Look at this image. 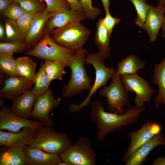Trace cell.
Returning <instances> with one entry per match:
<instances>
[{
  "mask_svg": "<svg viewBox=\"0 0 165 165\" xmlns=\"http://www.w3.org/2000/svg\"><path fill=\"white\" fill-rule=\"evenodd\" d=\"M146 108L145 107L132 106L123 114L108 112L104 110V104L99 100L94 101L91 105L90 119L97 126L96 138L102 141L108 134L121 130L137 122L140 115Z\"/></svg>",
  "mask_w": 165,
  "mask_h": 165,
  "instance_id": "6da1fadb",
  "label": "cell"
},
{
  "mask_svg": "<svg viewBox=\"0 0 165 165\" xmlns=\"http://www.w3.org/2000/svg\"><path fill=\"white\" fill-rule=\"evenodd\" d=\"M72 144V139L67 134L57 132L52 127L44 125L36 130L27 145L48 153L59 156Z\"/></svg>",
  "mask_w": 165,
  "mask_h": 165,
  "instance_id": "7a4b0ae2",
  "label": "cell"
},
{
  "mask_svg": "<svg viewBox=\"0 0 165 165\" xmlns=\"http://www.w3.org/2000/svg\"><path fill=\"white\" fill-rule=\"evenodd\" d=\"M87 51L82 48L75 52L69 68L71 71L68 82L62 89V97L66 98L80 94L83 90L90 91L91 80L85 69L86 54Z\"/></svg>",
  "mask_w": 165,
  "mask_h": 165,
  "instance_id": "3957f363",
  "label": "cell"
},
{
  "mask_svg": "<svg viewBox=\"0 0 165 165\" xmlns=\"http://www.w3.org/2000/svg\"><path fill=\"white\" fill-rule=\"evenodd\" d=\"M42 35L25 54L39 59L56 61L69 67L75 52L56 42L48 32H44Z\"/></svg>",
  "mask_w": 165,
  "mask_h": 165,
  "instance_id": "277c9868",
  "label": "cell"
},
{
  "mask_svg": "<svg viewBox=\"0 0 165 165\" xmlns=\"http://www.w3.org/2000/svg\"><path fill=\"white\" fill-rule=\"evenodd\" d=\"M48 33L56 42L75 52L83 48L90 31L80 22L75 21Z\"/></svg>",
  "mask_w": 165,
  "mask_h": 165,
  "instance_id": "5b68a950",
  "label": "cell"
},
{
  "mask_svg": "<svg viewBox=\"0 0 165 165\" xmlns=\"http://www.w3.org/2000/svg\"><path fill=\"white\" fill-rule=\"evenodd\" d=\"M104 61L97 53H88L86 55V64H92L95 70V82L88 96L82 102L78 105L73 103L70 104L69 109L71 112H78L87 106L90 103L93 95L99 88L105 86L108 80L113 77L116 71L113 68L107 67Z\"/></svg>",
  "mask_w": 165,
  "mask_h": 165,
  "instance_id": "8992f818",
  "label": "cell"
},
{
  "mask_svg": "<svg viewBox=\"0 0 165 165\" xmlns=\"http://www.w3.org/2000/svg\"><path fill=\"white\" fill-rule=\"evenodd\" d=\"M121 77L116 71L110 84L98 90V93L100 96L106 98V106L109 111L123 114L125 112L123 108L130 107L128 99L130 92L124 86Z\"/></svg>",
  "mask_w": 165,
  "mask_h": 165,
  "instance_id": "52a82bcc",
  "label": "cell"
},
{
  "mask_svg": "<svg viewBox=\"0 0 165 165\" xmlns=\"http://www.w3.org/2000/svg\"><path fill=\"white\" fill-rule=\"evenodd\" d=\"M68 165H95L97 154L91 141L80 136L68 149L59 155Z\"/></svg>",
  "mask_w": 165,
  "mask_h": 165,
  "instance_id": "ba28073f",
  "label": "cell"
},
{
  "mask_svg": "<svg viewBox=\"0 0 165 165\" xmlns=\"http://www.w3.org/2000/svg\"><path fill=\"white\" fill-rule=\"evenodd\" d=\"M121 78L127 89L135 93L134 101L136 106L143 107L145 102L151 101L155 91L144 78L138 74H124L121 75Z\"/></svg>",
  "mask_w": 165,
  "mask_h": 165,
  "instance_id": "9c48e42d",
  "label": "cell"
},
{
  "mask_svg": "<svg viewBox=\"0 0 165 165\" xmlns=\"http://www.w3.org/2000/svg\"><path fill=\"white\" fill-rule=\"evenodd\" d=\"M161 130V127L160 124L148 119L138 130L129 131L128 133L130 139V142L127 150L123 155L122 161L125 162L140 146L159 134Z\"/></svg>",
  "mask_w": 165,
  "mask_h": 165,
  "instance_id": "30bf717a",
  "label": "cell"
},
{
  "mask_svg": "<svg viewBox=\"0 0 165 165\" xmlns=\"http://www.w3.org/2000/svg\"><path fill=\"white\" fill-rule=\"evenodd\" d=\"M61 99H56L53 90L49 89L37 97L32 109L31 118L40 121L45 126L52 127L54 122L50 117V113L57 106Z\"/></svg>",
  "mask_w": 165,
  "mask_h": 165,
  "instance_id": "8fae6325",
  "label": "cell"
},
{
  "mask_svg": "<svg viewBox=\"0 0 165 165\" xmlns=\"http://www.w3.org/2000/svg\"><path fill=\"white\" fill-rule=\"evenodd\" d=\"M44 125L41 122L23 118L14 114L10 108L2 106L0 110V130L13 133L20 132L24 127H29L36 130Z\"/></svg>",
  "mask_w": 165,
  "mask_h": 165,
  "instance_id": "7c38bea8",
  "label": "cell"
},
{
  "mask_svg": "<svg viewBox=\"0 0 165 165\" xmlns=\"http://www.w3.org/2000/svg\"><path fill=\"white\" fill-rule=\"evenodd\" d=\"M34 82L21 77H8L4 87L0 90V97L13 100L31 90Z\"/></svg>",
  "mask_w": 165,
  "mask_h": 165,
  "instance_id": "4fadbf2b",
  "label": "cell"
},
{
  "mask_svg": "<svg viewBox=\"0 0 165 165\" xmlns=\"http://www.w3.org/2000/svg\"><path fill=\"white\" fill-rule=\"evenodd\" d=\"M54 13L50 12L46 9L35 13L24 40L28 50L33 47L38 38L43 34L46 23Z\"/></svg>",
  "mask_w": 165,
  "mask_h": 165,
  "instance_id": "5bb4252c",
  "label": "cell"
},
{
  "mask_svg": "<svg viewBox=\"0 0 165 165\" xmlns=\"http://www.w3.org/2000/svg\"><path fill=\"white\" fill-rule=\"evenodd\" d=\"M165 13L163 4H158L156 6H150L143 29L146 31L151 42H154L156 40L163 21Z\"/></svg>",
  "mask_w": 165,
  "mask_h": 165,
  "instance_id": "9a60e30c",
  "label": "cell"
},
{
  "mask_svg": "<svg viewBox=\"0 0 165 165\" xmlns=\"http://www.w3.org/2000/svg\"><path fill=\"white\" fill-rule=\"evenodd\" d=\"M86 18L83 12L71 9L58 11L55 12L46 23L44 32H49L72 22L84 21Z\"/></svg>",
  "mask_w": 165,
  "mask_h": 165,
  "instance_id": "2e32d148",
  "label": "cell"
},
{
  "mask_svg": "<svg viewBox=\"0 0 165 165\" xmlns=\"http://www.w3.org/2000/svg\"><path fill=\"white\" fill-rule=\"evenodd\" d=\"M165 145V138L160 132L140 146L126 161V165H141L156 147Z\"/></svg>",
  "mask_w": 165,
  "mask_h": 165,
  "instance_id": "e0dca14e",
  "label": "cell"
},
{
  "mask_svg": "<svg viewBox=\"0 0 165 165\" xmlns=\"http://www.w3.org/2000/svg\"><path fill=\"white\" fill-rule=\"evenodd\" d=\"M26 165H58L62 161L59 155L47 153L28 145L24 146Z\"/></svg>",
  "mask_w": 165,
  "mask_h": 165,
  "instance_id": "ac0fdd59",
  "label": "cell"
},
{
  "mask_svg": "<svg viewBox=\"0 0 165 165\" xmlns=\"http://www.w3.org/2000/svg\"><path fill=\"white\" fill-rule=\"evenodd\" d=\"M37 98L31 90H28L12 100L10 110L18 117L29 119L31 118L32 109Z\"/></svg>",
  "mask_w": 165,
  "mask_h": 165,
  "instance_id": "d6986e66",
  "label": "cell"
},
{
  "mask_svg": "<svg viewBox=\"0 0 165 165\" xmlns=\"http://www.w3.org/2000/svg\"><path fill=\"white\" fill-rule=\"evenodd\" d=\"M36 130L29 127L23 128L19 132L0 131V145L7 147L24 146L27 145Z\"/></svg>",
  "mask_w": 165,
  "mask_h": 165,
  "instance_id": "ffe728a7",
  "label": "cell"
},
{
  "mask_svg": "<svg viewBox=\"0 0 165 165\" xmlns=\"http://www.w3.org/2000/svg\"><path fill=\"white\" fill-rule=\"evenodd\" d=\"M0 150V165H26L24 146H4Z\"/></svg>",
  "mask_w": 165,
  "mask_h": 165,
  "instance_id": "44dd1931",
  "label": "cell"
},
{
  "mask_svg": "<svg viewBox=\"0 0 165 165\" xmlns=\"http://www.w3.org/2000/svg\"><path fill=\"white\" fill-rule=\"evenodd\" d=\"M102 19L100 18L97 23L94 39L98 48L97 54L105 60L110 55L109 42L111 35L104 25Z\"/></svg>",
  "mask_w": 165,
  "mask_h": 165,
  "instance_id": "7402d4cb",
  "label": "cell"
},
{
  "mask_svg": "<svg viewBox=\"0 0 165 165\" xmlns=\"http://www.w3.org/2000/svg\"><path fill=\"white\" fill-rule=\"evenodd\" d=\"M152 83L157 85L158 91L155 98V106L158 108L161 104L165 105V57L154 67Z\"/></svg>",
  "mask_w": 165,
  "mask_h": 165,
  "instance_id": "603a6c76",
  "label": "cell"
},
{
  "mask_svg": "<svg viewBox=\"0 0 165 165\" xmlns=\"http://www.w3.org/2000/svg\"><path fill=\"white\" fill-rule=\"evenodd\" d=\"M146 63L138 57L131 54L117 63L116 71L121 75L137 74L138 71L144 68Z\"/></svg>",
  "mask_w": 165,
  "mask_h": 165,
  "instance_id": "cb8c5ba5",
  "label": "cell"
},
{
  "mask_svg": "<svg viewBox=\"0 0 165 165\" xmlns=\"http://www.w3.org/2000/svg\"><path fill=\"white\" fill-rule=\"evenodd\" d=\"M16 70L18 76L34 82L36 62L28 56H23L16 59Z\"/></svg>",
  "mask_w": 165,
  "mask_h": 165,
  "instance_id": "d4e9b609",
  "label": "cell"
},
{
  "mask_svg": "<svg viewBox=\"0 0 165 165\" xmlns=\"http://www.w3.org/2000/svg\"><path fill=\"white\" fill-rule=\"evenodd\" d=\"M50 82L45 70L44 64L41 62L38 71L36 73L34 86L31 91L38 97L49 89Z\"/></svg>",
  "mask_w": 165,
  "mask_h": 165,
  "instance_id": "484cf974",
  "label": "cell"
},
{
  "mask_svg": "<svg viewBox=\"0 0 165 165\" xmlns=\"http://www.w3.org/2000/svg\"><path fill=\"white\" fill-rule=\"evenodd\" d=\"M44 64L45 71L51 82L54 79L62 80V75L66 73L65 65L51 60H45Z\"/></svg>",
  "mask_w": 165,
  "mask_h": 165,
  "instance_id": "4316f807",
  "label": "cell"
},
{
  "mask_svg": "<svg viewBox=\"0 0 165 165\" xmlns=\"http://www.w3.org/2000/svg\"><path fill=\"white\" fill-rule=\"evenodd\" d=\"M4 26L6 34L5 42H24L16 21L6 18Z\"/></svg>",
  "mask_w": 165,
  "mask_h": 165,
  "instance_id": "83f0119b",
  "label": "cell"
},
{
  "mask_svg": "<svg viewBox=\"0 0 165 165\" xmlns=\"http://www.w3.org/2000/svg\"><path fill=\"white\" fill-rule=\"evenodd\" d=\"M134 5L137 12L135 20L136 24L144 29L147 15L150 8L146 0H129Z\"/></svg>",
  "mask_w": 165,
  "mask_h": 165,
  "instance_id": "f1b7e54d",
  "label": "cell"
},
{
  "mask_svg": "<svg viewBox=\"0 0 165 165\" xmlns=\"http://www.w3.org/2000/svg\"><path fill=\"white\" fill-rule=\"evenodd\" d=\"M0 68L9 77L19 76L16 66V60L13 56L0 53Z\"/></svg>",
  "mask_w": 165,
  "mask_h": 165,
  "instance_id": "f546056e",
  "label": "cell"
},
{
  "mask_svg": "<svg viewBox=\"0 0 165 165\" xmlns=\"http://www.w3.org/2000/svg\"><path fill=\"white\" fill-rule=\"evenodd\" d=\"M27 49L24 42H1L0 43V53L13 56L14 53H22Z\"/></svg>",
  "mask_w": 165,
  "mask_h": 165,
  "instance_id": "4dcf8cb0",
  "label": "cell"
},
{
  "mask_svg": "<svg viewBox=\"0 0 165 165\" xmlns=\"http://www.w3.org/2000/svg\"><path fill=\"white\" fill-rule=\"evenodd\" d=\"M35 13L27 11L16 21L24 41L29 31Z\"/></svg>",
  "mask_w": 165,
  "mask_h": 165,
  "instance_id": "1f68e13d",
  "label": "cell"
},
{
  "mask_svg": "<svg viewBox=\"0 0 165 165\" xmlns=\"http://www.w3.org/2000/svg\"><path fill=\"white\" fill-rule=\"evenodd\" d=\"M18 3L26 11L38 12L46 8L44 0H13Z\"/></svg>",
  "mask_w": 165,
  "mask_h": 165,
  "instance_id": "d6a6232c",
  "label": "cell"
},
{
  "mask_svg": "<svg viewBox=\"0 0 165 165\" xmlns=\"http://www.w3.org/2000/svg\"><path fill=\"white\" fill-rule=\"evenodd\" d=\"M26 11L18 3L13 2L5 10L2 15L7 19L16 21Z\"/></svg>",
  "mask_w": 165,
  "mask_h": 165,
  "instance_id": "836d02e7",
  "label": "cell"
},
{
  "mask_svg": "<svg viewBox=\"0 0 165 165\" xmlns=\"http://www.w3.org/2000/svg\"><path fill=\"white\" fill-rule=\"evenodd\" d=\"M46 6V9L50 12L69 10L70 7L65 0H44Z\"/></svg>",
  "mask_w": 165,
  "mask_h": 165,
  "instance_id": "e575fe53",
  "label": "cell"
},
{
  "mask_svg": "<svg viewBox=\"0 0 165 165\" xmlns=\"http://www.w3.org/2000/svg\"><path fill=\"white\" fill-rule=\"evenodd\" d=\"M80 1L86 18L94 19L100 14L101 9L92 6L91 0H80Z\"/></svg>",
  "mask_w": 165,
  "mask_h": 165,
  "instance_id": "d590c367",
  "label": "cell"
},
{
  "mask_svg": "<svg viewBox=\"0 0 165 165\" xmlns=\"http://www.w3.org/2000/svg\"><path fill=\"white\" fill-rule=\"evenodd\" d=\"M105 16L102 19L103 23L109 34L111 35L114 27L120 21V20L112 16L109 11L105 12Z\"/></svg>",
  "mask_w": 165,
  "mask_h": 165,
  "instance_id": "8d00e7d4",
  "label": "cell"
},
{
  "mask_svg": "<svg viewBox=\"0 0 165 165\" xmlns=\"http://www.w3.org/2000/svg\"><path fill=\"white\" fill-rule=\"evenodd\" d=\"M65 0L69 5L70 9L83 12L80 0Z\"/></svg>",
  "mask_w": 165,
  "mask_h": 165,
  "instance_id": "74e56055",
  "label": "cell"
},
{
  "mask_svg": "<svg viewBox=\"0 0 165 165\" xmlns=\"http://www.w3.org/2000/svg\"><path fill=\"white\" fill-rule=\"evenodd\" d=\"M13 2V0H0V12L3 14L4 12Z\"/></svg>",
  "mask_w": 165,
  "mask_h": 165,
  "instance_id": "f35d334b",
  "label": "cell"
},
{
  "mask_svg": "<svg viewBox=\"0 0 165 165\" xmlns=\"http://www.w3.org/2000/svg\"><path fill=\"white\" fill-rule=\"evenodd\" d=\"M153 165H165V157H159L154 159Z\"/></svg>",
  "mask_w": 165,
  "mask_h": 165,
  "instance_id": "ab89813d",
  "label": "cell"
},
{
  "mask_svg": "<svg viewBox=\"0 0 165 165\" xmlns=\"http://www.w3.org/2000/svg\"><path fill=\"white\" fill-rule=\"evenodd\" d=\"M6 36V30L4 25L2 23L0 24V39L1 41H5Z\"/></svg>",
  "mask_w": 165,
  "mask_h": 165,
  "instance_id": "60d3db41",
  "label": "cell"
},
{
  "mask_svg": "<svg viewBox=\"0 0 165 165\" xmlns=\"http://www.w3.org/2000/svg\"><path fill=\"white\" fill-rule=\"evenodd\" d=\"M105 12L109 11L110 0H101Z\"/></svg>",
  "mask_w": 165,
  "mask_h": 165,
  "instance_id": "b9f144b4",
  "label": "cell"
},
{
  "mask_svg": "<svg viewBox=\"0 0 165 165\" xmlns=\"http://www.w3.org/2000/svg\"><path fill=\"white\" fill-rule=\"evenodd\" d=\"M161 36L165 39V13L164 14L163 21L161 27Z\"/></svg>",
  "mask_w": 165,
  "mask_h": 165,
  "instance_id": "7bdbcfd3",
  "label": "cell"
},
{
  "mask_svg": "<svg viewBox=\"0 0 165 165\" xmlns=\"http://www.w3.org/2000/svg\"><path fill=\"white\" fill-rule=\"evenodd\" d=\"M58 165H68V164L62 160L58 163Z\"/></svg>",
  "mask_w": 165,
  "mask_h": 165,
  "instance_id": "ee69618b",
  "label": "cell"
},
{
  "mask_svg": "<svg viewBox=\"0 0 165 165\" xmlns=\"http://www.w3.org/2000/svg\"><path fill=\"white\" fill-rule=\"evenodd\" d=\"M165 3V0H159V4H164Z\"/></svg>",
  "mask_w": 165,
  "mask_h": 165,
  "instance_id": "f6af8a7d",
  "label": "cell"
},
{
  "mask_svg": "<svg viewBox=\"0 0 165 165\" xmlns=\"http://www.w3.org/2000/svg\"><path fill=\"white\" fill-rule=\"evenodd\" d=\"M3 99L1 98L0 100V106H2L4 103V101Z\"/></svg>",
  "mask_w": 165,
  "mask_h": 165,
  "instance_id": "bcb514c9",
  "label": "cell"
},
{
  "mask_svg": "<svg viewBox=\"0 0 165 165\" xmlns=\"http://www.w3.org/2000/svg\"><path fill=\"white\" fill-rule=\"evenodd\" d=\"M163 7H164V10L165 12V3L163 4Z\"/></svg>",
  "mask_w": 165,
  "mask_h": 165,
  "instance_id": "7dc6e473",
  "label": "cell"
},
{
  "mask_svg": "<svg viewBox=\"0 0 165 165\" xmlns=\"http://www.w3.org/2000/svg\"><path fill=\"white\" fill-rule=\"evenodd\" d=\"M164 135V137H165V134L164 135Z\"/></svg>",
  "mask_w": 165,
  "mask_h": 165,
  "instance_id": "c3c4849f",
  "label": "cell"
}]
</instances>
